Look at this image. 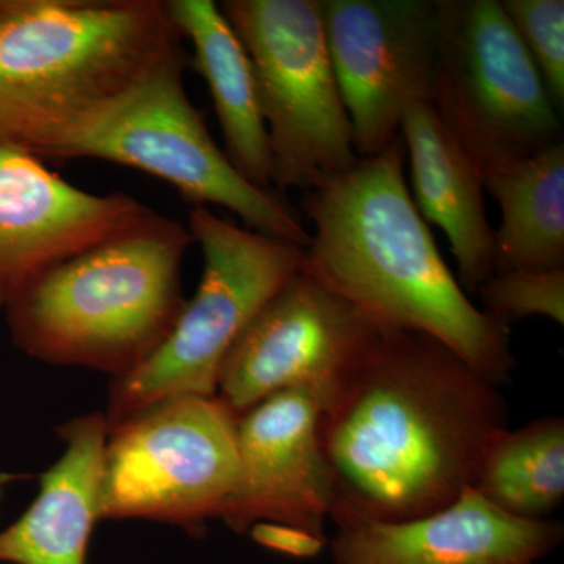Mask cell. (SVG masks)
Listing matches in <instances>:
<instances>
[{"label":"cell","mask_w":564,"mask_h":564,"mask_svg":"<svg viewBox=\"0 0 564 564\" xmlns=\"http://www.w3.org/2000/svg\"><path fill=\"white\" fill-rule=\"evenodd\" d=\"M497 388L434 337L381 329L318 423L337 529L411 521L474 488L508 430Z\"/></svg>","instance_id":"obj_1"},{"label":"cell","mask_w":564,"mask_h":564,"mask_svg":"<svg viewBox=\"0 0 564 564\" xmlns=\"http://www.w3.org/2000/svg\"><path fill=\"white\" fill-rule=\"evenodd\" d=\"M402 135L306 192L314 225L302 272L381 329L432 336L494 384L514 369L510 328L478 310L444 262L404 177Z\"/></svg>","instance_id":"obj_2"},{"label":"cell","mask_w":564,"mask_h":564,"mask_svg":"<svg viewBox=\"0 0 564 564\" xmlns=\"http://www.w3.org/2000/svg\"><path fill=\"white\" fill-rule=\"evenodd\" d=\"M181 40L165 0H0V141L39 158Z\"/></svg>","instance_id":"obj_3"},{"label":"cell","mask_w":564,"mask_h":564,"mask_svg":"<svg viewBox=\"0 0 564 564\" xmlns=\"http://www.w3.org/2000/svg\"><path fill=\"white\" fill-rule=\"evenodd\" d=\"M192 243L188 228L159 215L58 263L7 307L14 344L55 366L113 378L132 372L165 343L187 304L181 273Z\"/></svg>","instance_id":"obj_4"},{"label":"cell","mask_w":564,"mask_h":564,"mask_svg":"<svg viewBox=\"0 0 564 564\" xmlns=\"http://www.w3.org/2000/svg\"><path fill=\"white\" fill-rule=\"evenodd\" d=\"M184 50L155 63L101 109L70 126L39 159H99L169 182L192 206H220L252 231L306 250L311 232L276 191H262L234 169L212 139L184 87Z\"/></svg>","instance_id":"obj_5"},{"label":"cell","mask_w":564,"mask_h":564,"mask_svg":"<svg viewBox=\"0 0 564 564\" xmlns=\"http://www.w3.org/2000/svg\"><path fill=\"white\" fill-rule=\"evenodd\" d=\"M188 231L203 252L198 291L158 351L111 380L107 429L163 400L217 395L237 337L303 267L304 248L240 228L207 206L188 209Z\"/></svg>","instance_id":"obj_6"},{"label":"cell","mask_w":564,"mask_h":564,"mask_svg":"<svg viewBox=\"0 0 564 564\" xmlns=\"http://www.w3.org/2000/svg\"><path fill=\"white\" fill-rule=\"evenodd\" d=\"M250 57L278 193L321 187L359 161L321 0H223Z\"/></svg>","instance_id":"obj_7"},{"label":"cell","mask_w":564,"mask_h":564,"mask_svg":"<svg viewBox=\"0 0 564 564\" xmlns=\"http://www.w3.org/2000/svg\"><path fill=\"white\" fill-rule=\"evenodd\" d=\"M429 101L470 161L496 169L562 141L543 77L499 0H434Z\"/></svg>","instance_id":"obj_8"},{"label":"cell","mask_w":564,"mask_h":564,"mask_svg":"<svg viewBox=\"0 0 564 564\" xmlns=\"http://www.w3.org/2000/svg\"><path fill=\"white\" fill-rule=\"evenodd\" d=\"M237 417L218 395H185L107 429L101 519H144L204 533L236 488Z\"/></svg>","instance_id":"obj_9"},{"label":"cell","mask_w":564,"mask_h":564,"mask_svg":"<svg viewBox=\"0 0 564 564\" xmlns=\"http://www.w3.org/2000/svg\"><path fill=\"white\" fill-rule=\"evenodd\" d=\"M380 334L358 307L300 270L237 337L223 361L217 395L237 414L292 389L315 393L325 408Z\"/></svg>","instance_id":"obj_10"},{"label":"cell","mask_w":564,"mask_h":564,"mask_svg":"<svg viewBox=\"0 0 564 564\" xmlns=\"http://www.w3.org/2000/svg\"><path fill=\"white\" fill-rule=\"evenodd\" d=\"M326 46L359 159L400 135L429 101L436 58L434 0H321Z\"/></svg>","instance_id":"obj_11"},{"label":"cell","mask_w":564,"mask_h":564,"mask_svg":"<svg viewBox=\"0 0 564 564\" xmlns=\"http://www.w3.org/2000/svg\"><path fill=\"white\" fill-rule=\"evenodd\" d=\"M159 215L128 193L80 191L0 141V311L58 263Z\"/></svg>","instance_id":"obj_12"},{"label":"cell","mask_w":564,"mask_h":564,"mask_svg":"<svg viewBox=\"0 0 564 564\" xmlns=\"http://www.w3.org/2000/svg\"><path fill=\"white\" fill-rule=\"evenodd\" d=\"M322 411L315 393L292 389L239 414V474L220 516L237 533L273 524L326 538L333 488L318 434Z\"/></svg>","instance_id":"obj_13"},{"label":"cell","mask_w":564,"mask_h":564,"mask_svg":"<svg viewBox=\"0 0 564 564\" xmlns=\"http://www.w3.org/2000/svg\"><path fill=\"white\" fill-rule=\"evenodd\" d=\"M560 522L516 518L474 488L434 513L339 527L334 564H538L563 541Z\"/></svg>","instance_id":"obj_14"},{"label":"cell","mask_w":564,"mask_h":564,"mask_svg":"<svg viewBox=\"0 0 564 564\" xmlns=\"http://www.w3.org/2000/svg\"><path fill=\"white\" fill-rule=\"evenodd\" d=\"M107 433L102 413L63 423L65 451L41 475L31 507L0 532V563L87 564L93 529L101 521Z\"/></svg>","instance_id":"obj_15"},{"label":"cell","mask_w":564,"mask_h":564,"mask_svg":"<svg viewBox=\"0 0 564 564\" xmlns=\"http://www.w3.org/2000/svg\"><path fill=\"white\" fill-rule=\"evenodd\" d=\"M400 135L410 161L414 204L447 236L463 291L477 293L494 274V229L480 169L463 151L430 101L414 104Z\"/></svg>","instance_id":"obj_16"},{"label":"cell","mask_w":564,"mask_h":564,"mask_svg":"<svg viewBox=\"0 0 564 564\" xmlns=\"http://www.w3.org/2000/svg\"><path fill=\"white\" fill-rule=\"evenodd\" d=\"M166 10L181 36L193 44L196 69L209 87L220 122L226 158L252 185L273 191L269 135L242 41L212 0H166Z\"/></svg>","instance_id":"obj_17"},{"label":"cell","mask_w":564,"mask_h":564,"mask_svg":"<svg viewBox=\"0 0 564 564\" xmlns=\"http://www.w3.org/2000/svg\"><path fill=\"white\" fill-rule=\"evenodd\" d=\"M502 210L494 273L564 269V144L481 172Z\"/></svg>","instance_id":"obj_18"},{"label":"cell","mask_w":564,"mask_h":564,"mask_svg":"<svg viewBox=\"0 0 564 564\" xmlns=\"http://www.w3.org/2000/svg\"><path fill=\"white\" fill-rule=\"evenodd\" d=\"M474 489L505 513L547 519L564 497L563 417L505 430L489 448Z\"/></svg>","instance_id":"obj_19"},{"label":"cell","mask_w":564,"mask_h":564,"mask_svg":"<svg viewBox=\"0 0 564 564\" xmlns=\"http://www.w3.org/2000/svg\"><path fill=\"white\" fill-rule=\"evenodd\" d=\"M477 293L485 313L505 326L532 315L564 323V269L494 273Z\"/></svg>","instance_id":"obj_20"},{"label":"cell","mask_w":564,"mask_h":564,"mask_svg":"<svg viewBox=\"0 0 564 564\" xmlns=\"http://www.w3.org/2000/svg\"><path fill=\"white\" fill-rule=\"evenodd\" d=\"M502 9L534 66L549 96L563 110L564 104V2L563 0H503Z\"/></svg>","instance_id":"obj_21"},{"label":"cell","mask_w":564,"mask_h":564,"mask_svg":"<svg viewBox=\"0 0 564 564\" xmlns=\"http://www.w3.org/2000/svg\"><path fill=\"white\" fill-rule=\"evenodd\" d=\"M250 533L259 544L296 558H314L322 554L323 549L328 544L326 538L315 536V534L285 525H256Z\"/></svg>","instance_id":"obj_22"},{"label":"cell","mask_w":564,"mask_h":564,"mask_svg":"<svg viewBox=\"0 0 564 564\" xmlns=\"http://www.w3.org/2000/svg\"><path fill=\"white\" fill-rule=\"evenodd\" d=\"M14 475L11 474H0V502H2L3 494H6V488L14 480Z\"/></svg>","instance_id":"obj_23"}]
</instances>
